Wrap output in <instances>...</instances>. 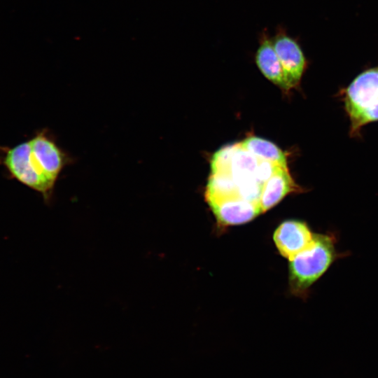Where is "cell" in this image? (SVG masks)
<instances>
[{"mask_svg":"<svg viewBox=\"0 0 378 378\" xmlns=\"http://www.w3.org/2000/svg\"><path fill=\"white\" fill-rule=\"evenodd\" d=\"M71 162L46 128L14 146H0V165L8 178L38 192L47 204L52 200L60 174Z\"/></svg>","mask_w":378,"mask_h":378,"instance_id":"cell-1","label":"cell"},{"mask_svg":"<svg viewBox=\"0 0 378 378\" xmlns=\"http://www.w3.org/2000/svg\"><path fill=\"white\" fill-rule=\"evenodd\" d=\"M334 237L314 234L311 244L289 260L291 292L304 296L309 288L329 268L337 257Z\"/></svg>","mask_w":378,"mask_h":378,"instance_id":"cell-2","label":"cell"},{"mask_svg":"<svg viewBox=\"0 0 378 378\" xmlns=\"http://www.w3.org/2000/svg\"><path fill=\"white\" fill-rule=\"evenodd\" d=\"M344 107L350 120V134L378 120V66L356 77L344 91Z\"/></svg>","mask_w":378,"mask_h":378,"instance_id":"cell-3","label":"cell"},{"mask_svg":"<svg viewBox=\"0 0 378 378\" xmlns=\"http://www.w3.org/2000/svg\"><path fill=\"white\" fill-rule=\"evenodd\" d=\"M273 46L291 88L298 86L307 68V62L298 40L279 26L272 36Z\"/></svg>","mask_w":378,"mask_h":378,"instance_id":"cell-4","label":"cell"},{"mask_svg":"<svg viewBox=\"0 0 378 378\" xmlns=\"http://www.w3.org/2000/svg\"><path fill=\"white\" fill-rule=\"evenodd\" d=\"M314 234L306 223L288 220L279 225L273 239L281 255L290 260L311 244Z\"/></svg>","mask_w":378,"mask_h":378,"instance_id":"cell-5","label":"cell"},{"mask_svg":"<svg viewBox=\"0 0 378 378\" xmlns=\"http://www.w3.org/2000/svg\"><path fill=\"white\" fill-rule=\"evenodd\" d=\"M220 225L246 223L262 213L259 204L234 197L208 202Z\"/></svg>","mask_w":378,"mask_h":378,"instance_id":"cell-6","label":"cell"},{"mask_svg":"<svg viewBox=\"0 0 378 378\" xmlns=\"http://www.w3.org/2000/svg\"><path fill=\"white\" fill-rule=\"evenodd\" d=\"M255 61L260 72L270 81L284 90L291 89L267 29L260 34Z\"/></svg>","mask_w":378,"mask_h":378,"instance_id":"cell-7","label":"cell"},{"mask_svg":"<svg viewBox=\"0 0 378 378\" xmlns=\"http://www.w3.org/2000/svg\"><path fill=\"white\" fill-rule=\"evenodd\" d=\"M300 190L288 166L278 165L273 175L263 185L260 200L262 212L274 207L288 194Z\"/></svg>","mask_w":378,"mask_h":378,"instance_id":"cell-8","label":"cell"},{"mask_svg":"<svg viewBox=\"0 0 378 378\" xmlns=\"http://www.w3.org/2000/svg\"><path fill=\"white\" fill-rule=\"evenodd\" d=\"M240 145L262 160L282 166H287L285 153L274 143L258 136H248Z\"/></svg>","mask_w":378,"mask_h":378,"instance_id":"cell-9","label":"cell"}]
</instances>
